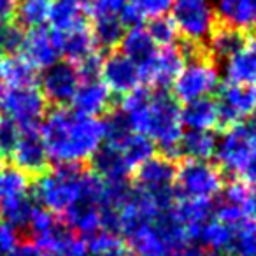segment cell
<instances>
[{"mask_svg": "<svg viewBox=\"0 0 256 256\" xmlns=\"http://www.w3.org/2000/svg\"><path fill=\"white\" fill-rule=\"evenodd\" d=\"M218 92L220 98L216 102L223 123L235 124L256 120V84L224 82Z\"/></svg>", "mask_w": 256, "mask_h": 256, "instance_id": "obj_12", "label": "cell"}, {"mask_svg": "<svg viewBox=\"0 0 256 256\" xmlns=\"http://www.w3.org/2000/svg\"><path fill=\"white\" fill-rule=\"evenodd\" d=\"M214 8L223 26L244 36L256 32V0H214Z\"/></svg>", "mask_w": 256, "mask_h": 256, "instance_id": "obj_18", "label": "cell"}, {"mask_svg": "<svg viewBox=\"0 0 256 256\" xmlns=\"http://www.w3.org/2000/svg\"><path fill=\"white\" fill-rule=\"evenodd\" d=\"M168 18L176 34L193 48L207 42L220 23L214 0H176Z\"/></svg>", "mask_w": 256, "mask_h": 256, "instance_id": "obj_7", "label": "cell"}, {"mask_svg": "<svg viewBox=\"0 0 256 256\" xmlns=\"http://www.w3.org/2000/svg\"><path fill=\"white\" fill-rule=\"evenodd\" d=\"M9 156L12 165L26 176H40L48 170V165L51 164L39 128L22 130V136Z\"/></svg>", "mask_w": 256, "mask_h": 256, "instance_id": "obj_15", "label": "cell"}, {"mask_svg": "<svg viewBox=\"0 0 256 256\" xmlns=\"http://www.w3.org/2000/svg\"><path fill=\"white\" fill-rule=\"evenodd\" d=\"M148 30H150L151 37L154 39L156 46H167V44H174L176 37V28L172 25L170 18H160V20H154V22L148 23Z\"/></svg>", "mask_w": 256, "mask_h": 256, "instance_id": "obj_35", "label": "cell"}, {"mask_svg": "<svg viewBox=\"0 0 256 256\" xmlns=\"http://www.w3.org/2000/svg\"><path fill=\"white\" fill-rule=\"evenodd\" d=\"M230 252L235 256H256V223L249 221L235 228Z\"/></svg>", "mask_w": 256, "mask_h": 256, "instance_id": "obj_32", "label": "cell"}, {"mask_svg": "<svg viewBox=\"0 0 256 256\" xmlns=\"http://www.w3.org/2000/svg\"><path fill=\"white\" fill-rule=\"evenodd\" d=\"M112 93L98 76L82 78L70 100V107L79 114L100 118L112 107Z\"/></svg>", "mask_w": 256, "mask_h": 256, "instance_id": "obj_16", "label": "cell"}, {"mask_svg": "<svg viewBox=\"0 0 256 256\" xmlns=\"http://www.w3.org/2000/svg\"><path fill=\"white\" fill-rule=\"evenodd\" d=\"M221 76L232 84H256V36H246L240 46L223 60Z\"/></svg>", "mask_w": 256, "mask_h": 256, "instance_id": "obj_17", "label": "cell"}, {"mask_svg": "<svg viewBox=\"0 0 256 256\" xmlns=\"http://www.w3.org/2000/svg\"><path fill=\"white\" fill-rule=\"evenodd\" d=\"M93 172L78 165H54L51 170L37 176L34 200L37 206L62 218L84 200Z\"/></svg>", "mask_w": 256, "mask_h": 256, "instance_id": "obj_3", "label": "cell"}, {"mask_svg": "<svg viewBox=\"0 0 256 256\" xmlns=\"http://www.w3.org/2000/svg\"><path fill=\"white\" fill-rule=\"evenodd\" d=\"M6 256H42V251L28 240V242H20Z\"/></svg>", "mask_w": 256, "mask_h": 256, "instance_id": "obj_36", "label": "cell"}, {"mask_svg": "<svg viewBox=\"0 0 256 256\" xmlns=\"http://www.w3.org/2000/svg\"><path fill=\"white\" fill-rule=\"evenodd\" d=\"M23 39H25V28L14 22H8L0 25V50L9 54H16L22 50Z\"/></svg>", "mask_w": 256, "mask_h": 256, "instance_id": "obj_33", "label": "cell"}, {"mask_svg": "<svg viewBox=\"0 0 256 256\" xmlns=\"http://www.w3.org/2000/svg\"><path fill=\"white\" fill-rule=\"evenodd\" d=\"M98 78L110 90L112 95H128L142 88L139 74V64L124 56L121 51H112L100 60Z\"/></svg>", "mask_w": 256, "mask_h": 256, "instance_id": "obj_11", "label": "cell"}, {"mask_svg": "<svg viewBox=\"0 0 256 256\" xmlns=\"http://www.w3.org/2000/svg\"><path fill=\"white\" fill-rule=\"evenodd\" d=\"M218 137L214 132H192L184 130L181 142L178 148V154L186 160H210L216 153Z\"/></svg>", "mask_w": 256, "mask_h": 256, "instance_id": "obj_25", "label": "cell"}, {"mask_svg": "<svg viewBox=\"0 0 256 256\" xmlns=\"http://www.w3.org/2000/svg\"><path fill=\"white\" fill-rule=\"evenodd\" d=\"M30 190V176L12 164H0V200L23 195Z\"/></svg>", "mask_w": 256, "mask_h": 256, "instance_id": "obj_31", "label": "cell"}, {"mask_svg": "<svg viewBox=\"0 0 256 256\" xmlns=\"http://www.w3.org/2000/svg\"><path fill=\"white\" fill-rule=\"evenodd\" d=\"M88 26L98 48L118 46L126 30V25L120 16H90Z\"/></svg>", "mask_w": 256, "mask_h": 256, "instance_id": "obj_27", "label": "cell"}, {"mask_svg": "<svg viewBox=\"0 0 256 256\" xmlns=\"http://www.w3.org/2000/svg\"><path fill=\"white\" fill-rule=\"evenodd\" d=\"M223 200L238 209L248 221L256 223V181L235 179L223 190Z\"/></svg>", "mask_w": 256, "mask_h": 256, "instance_id": "obj_24", "label": "cell"}, {"mask_svg": "<svg viewBox=\"0 0 256 256\" xmlns=\"http://www.w3.org/2000/svg\"><path fill=\"white\" fill-rule=\"evenodd\" d=\"M214 158L223 174L256 181V120L228 124L218 137Z\"/></svg>", "mask_w": 256, "mask_h": 256, "instance_id": "obj_4", "label": "cell"}, {"mask_svg": "<svg viewBox=\"0 0 256 256\" xmlns=\"http://www.w3.org/2000/svg\"><path fill=\"white\" fill-rule=\"evenodd\" d=\"M181 121L184 130L192 132H214L223 123L218 102L212 98H200L182 104Z\"/></svg>", "mask_w": 256, "mask_h": 256, "instance_id": "obj_19", "label": "cell"}, {"mask_svg": "<svg viewBox=\"0 0 256 256\" xmlns=\"http://www.w3.org/2000/svg\"><path fill=\"white\" fill-rule=\"evenodd\" d=\"M120 116L134 132L140 134L160 148L165 154H178L184 126L181 121V106L162 90L137 88L121 100Z\"/></svg>", "mask_w": 256, "mask_h": 256, "instance_id": "obj_2", "label": "cell"}, {"mask_svg": "<svg viewBox=\"0 0 256 256\" xmlns=\"http://www.w3.org/2000/svg\"><path fill=\"white\" fill-rule=\"evenodd\" d=\"M20 54L36 68L37 72H42L62 60L60 42L56 34L46 26L32 28L25 32Z\"/></svg>", "mask_w": 256, "mask_h": 256, "instance_id": "obj_14", "label": "cell"}, {"mask_svg": "<svg viewBox=\"0 0 256 256\" xmlns=\"http://www.w3.org/2000/svg\"><path fill=\"white\" fill-rule=\"evenodd\" d=\"M137 192L144 193L154 202L164 207H170L174 204V181H176V164L168 156H151L137 167L134 172Z\"/></svg>", "mask_w": 256, "mask_h": 256, "instance_id": "obj_9", "label": "cell"}, {"mask_svg": "<svg viewBox=\"0 0 256 256\" xmlns=\"http://www.w3.org/2000/svg\"><path fill=\"white\" fill-rule=\"evenodd\" d=\"M206 256H235L230 251H207Z\"/></svg>", "mask_w": 256, "mask_h": 256, "instance_id": "obj_38", "label": "cell"}, {"mask_svg": "<svg viewBox=\"0 0 256 256\" xmlns=\"http://www.w3.org/2000/svg\"><path fill=\"white\" fill-rule=\"evenodd\" d=\"M42 256H62V254L56 251H42Z\"/></svg>", "mask_w": 256, "mask_h": 256, "instance_id": "obj_39", "label": "cell"}, {"mask_svg": "<svg viewBox=\"0 0 256 256\" xmlns=\"http://www.w3.org/2000/svg\"><path fill=\"white\" fill-rule=\"evenodd\" d=\"M51 0H18L14 8L16 22L22 28H39L50 20Z\"/></svg>", "mask_w": 256, "mask_h": 256, "instance_id": "obj_28", "label": "cell"}, {"mask_svg": "<svg viewBox=\"0 0 256 256\" xmlns=\"http://www.w3.org/2000/svg\"><path fill=\"white\" fill-rule=\"evenodd\" d=\"M2 60H4V51L0 50V64H2Z\"/></svg>", "mask_w": 256, "mask_h": 256, "instance_id": "obj_41", "label": "cell"}, {"mask_svg": "<svg viewBox=\"0 0 256 256\" xmlns=\"http://www.w3.org/2000/svg\"><path fill=\"white\" fill-rule=\"evenodd\" d=\"M120 51L136 64L146 62L156 51V42L151 37L148 25H130L120 39Z\"/></svg>", "mask_w": 256, "mask_h": 256, "instance_id": "obj_21", "label": "cell"}, {"mask_svg": "<svg viewBox=\"0 0 256 256\" xmlns=\"http://www.w3.org/2000/svg\"><path fill=\"white\" fill-rule=\"evenodd\" d=\"M82 76L79 68L70 62H56L50 68L42 70L39 79V90L42 92L48 102L54 104L56 107L70 104Z\"/></svg>", "mask_w": 256, "mask_h": 256, "instance_id": "obj_13", "label": "cell"}, {"mask_svg": "<svg viewBox=\"0 0 256 256\" xmlns=\"http://www.w3.org/2000/svg\"><path fill=\"white\" fill-rule=\"evenodd\" d=\"M224 190L221 168L210 160H186L176 165L174 196L193 202H214Z\"/></svg>", "mask_w": 256, "mask_h": 256, "instance_id": "obj_6", "label": "cell"}, {"mask_svg": "<svg viewBox=\"0 0 256 256\" xmlns=\"http://www.w3.org/2000/svg\"><path fill=\"white\" fill-rule=\"evenodd\" d=\"M84 238L90 256H126V244L116 230H98Z\"/></svg>", "mask_w": 256, "mask_h": 256, "instance_id": "obj_29", "label": "cell"}, {"mask_svg": "<svg viewBox=\"0 0 256 256\" xmlns=\"http://www.w3.org/2000/svg\"><path fill=\"white\" fill-rule=\"evenodd\" d=\"M176 0H126L123 22L130 25H146L154 20L167 18Z\"/></svg>", "mask_w": 256, "mask_h": 256, "instance_id": "obj_22", "label": "cell"}, {"mask_svg": "<svg viewBox=\"0 0 256 256\" xmlns=\"http://www.w3.org/2000/svg\"><path fill=\"white\" fill-rule=\"evenodd\" d=\"M79 2H81V4H82V6H84V8H86V9H88V8H90V6H92V4H93V2H95V0H79Z\"/></svg>", "mask_w": 256, "mask_h": 256, "instance_id": "obj_40", "label": "cell"}, {"mask_svg": "<svg viewBox=\"0 0 256 256\" xmlns=\"http://www.w3.org/2000/svg\"><path fill=\"white\" fill-rule=\"evenodd\" d=\"M188 51L178 44L158 46L156 51L146 62L139 64L140 84L142 88L164 90L174 82L179 70L182 68Z\"/></svg>", "mask_w": 256, "mask_h": 256, "instance_id": "obj_10", "label": "cell"}, {"mask_svg": "<svg viewBox=\"0 0 256 256\" xmlns=\"http://www.w3.org/2000/svg\"><path fill=\"white\" fill-rule=\"evenodd\" d=\"M86 18H88V12L79 0H51L48 23L56 36H64L82 26H88Z\"/></svg>", "mask_w": 256, "mask_h": 256, "instance_id": "obj_20", "label": "cell"}, {"mask_svg": "<svg viewBox=\"0 0 256 256\" xmlns=\"http://www.w3.org/2000/svg\"><path fill=\"white\" fill-rule=\"evenodd\" d=\"M36 207H37L36 200L28 193L0 200V223L12 226L18 232L26 230Z\"/></svg>", "mask_w": 256, "mask_h": 256, "instance_id": "obj_23", "label": "cell"}, {"mask_svg": "<svg viewBox=\"0 0 256 256\" xmlns=\"http://www.w3.org/2000/svg\"><path fill=\"white\" fill-rule=\"evenodd\" d=\"M2 156H4V154H2V151H0V162H2Z\"/></svg>", "mask_w": 256, "mask_h": 256, "instance_id": "obj_42", "label": "cell"}, {"mask_svg": "<svg viewBox=\"0 0 256 256\" xmlns=\"http://www.w3.org/2000/svg\"><path fill=\"white\" fill-rule=\"evenodd\" d=\"M16 0H0V25L11 22V16L14 14Z\"/></svg>", "mask_w": 256, "mask_h": 256, "instance_id": "obj_37", "label": "cell"}, {"mask_svg": "<svg viewBox=\"0 0 256 256\" xmlns=\"http://www.w3.org/2000/svg\"><path fill=\"white\" fill-rule=\"evenodd\" d=\"M244 37H246L244 34L235 32V30L221 25L220 28H216L210 34V37L206 42L209 56L212 58V60H226V58L240 46Z\"/></svg>", "mask_w": 256, "mask_h": 256, "instance_id": "obj_30", "label": "cell"}, {"mask_svg": "<svg viewBox=\"0 0 256 256\" xmlns=\"http://www.w3.org/2000/svg\"><path fill=\"white\" fill-rule=\"evenodd\" d=\"M39 132L51 164L81 167L92 162L102 148L106 121L60 106L48 110L39 124Z\"/></svg>", "mask_w": 256, "mask_h": 256, "instance_id": "obj_1", "label": "cell"}, {"mask_svg": "<svg viewBox=\"0 0 256 256\" xmlns=\"http://www.w3.org/2000/svg\"><path fill=\"white\" fill-rule=\"evenodd\" d=\"M0 112L22 130L39 128L48 112V100L37 84L4 86L0 92Z\"/></svg>", "mask_w": 256, "mask_h": 256, "instance_id": "obj_8", "label": "cell"}, {"mask_svg": "<svg viewBox=\"0 0 256 256\" xmlns=\"http://www.w3.org/2000/svg\"><path fill=\"white\" fill-rule=\"evenodd\" d=\"M221 70L216 60L204 53H188L178 78L170 84L172 96L179 104L210 98L221 86Z\"/></svg>", "mask_w": 256, "mask_h": 256, "instance_id": "obj_5", "label": "cell"}, {"mask_svg": "<svg viewBox=\"0 0 256 256\" xmlns=\"http://www.w3.org/2000/svg\"><path fill=\"white\" fill-rule=\"evenodd\" d=\"M20 136H22V128L12 120H9V118L0 116V151H2L4 156L11 154Z\"/></svg>", "mask_w": 256, "mask_h": 256, "instance_id": "obj_34", "label": "cell"}, {"mask_svg": "<svg viewBox=\"0 0 256 256\" xmlns=\"http://www.w3.org/2000/svg\"><path fill=\"white\" fill-rule=\"evenodd\" d=\"M37 70L22 56L9 54L0 64V82L4 86H28L36 84Z\"/></svg>", "mask_w": 256, "mask_h": 256, "instance_id": "obj_26", "label": "cell"}]
</instances>
